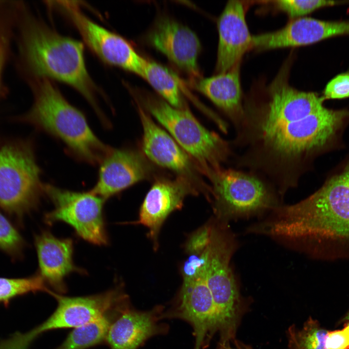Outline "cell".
<instances>
[{
    "instance_id": "obj_1",
    "label": "cell",
    "mask_w": 349,
    "mask_h": 349,
    "mask_svg": "<svg viewBox=\"0 0 349 349\" xmlns=\"http://www.w3.org/2000/svg\"><path fill=\"white\" fill-rule=\"evenodd\" d=\"M284 76L273 81L264 102L244 105L231 142L236 168L262 175L282 198L349 117L348 111L324 107L322 96L293 88Z\"/></svg>"
},
{
    "instance_id": "obj_2",
    "label": "cell",
    "mask_w": 349,
    "mask_h": 349,
    "mask_svg": "<svg viewBox=\"0 0 349 349\" xmlns=\"http://www.w3.org/2000/svg\"><path fill=\"white\" fill-rule=\"evenodd\" d=\"M265 230L313 254L349 256V159L313 193L273 209Z\"/></svg>"
},
{
    "instance_id": "obj_3",
    "label": "cell",
    "mask_w": 349,
    "mask_h": 349,
    "mask_svg": "<svg viewBox=\"0 0 349 349\" xmlns=\"http://www.w3.org/2000/svg\"><path fill=\"white\" fill-rule=\"evenodd\" d=\"M84 50L82 42L35 20L30 22L24 34V52L32 72L39 78L72 87L101 118L104 115L97 102L98 90L88 72Z\"/></svg>"
},
{
    "instance_id": "obj_4",
    "label": "cell",
    "mask_w": 349,
    "mask_h": 349,
    "mask_svg": "<svg viewBox=\"0 0 349 349\" xmlns=\"http://www.w3.org/2000/svg\"><path fill=\"white\" fill-rule=\"evenodd\" d=\"M26 120L63 142L75 157L100 164L111 148L93 131L84 114L71 104L52 80L39 78Z\"/></svg>"
},
{
    "instance_id": "obj_5",
    "label": "cell",
    "mask_w": 349,
    "mask_h": 349,
    "mask_svg": "<svg viewBox=\"0 0 349 349\" xmlns=\"http://www.w3.org/2000/svg\"><path fill=\"white\" fill-rule=\"evenodd\" d=\"M141 99L144 108L207 177L231 158V143L204 127L186 107H174L163 99L150 95Z\"/></svg>"
},
{
    "instance_id": "obj_6",
    "label": "cell",
    "mask_w": 349,
    "mask_h": 349,
    "mask_svg": "<svg viewBox=\"0 0 349 349\" xmlns=\"http://www.w3.org/2000/svg\"><path fill=\"white\" fill-rule=\"evenodd\" d=\"M208 178L215 210L224 222L272 211L281 205L275 187L256 173L222 167Z\"/></svg>"
},
{
    "instance_id": "obj_7",
    "label": "cell",
    "mask_w": 349,
    "mask_h": 349,
    "mask_svg": "<svg viewBox=\"0 0 349 349\" xmlns=\"http://www.w3.org/2000/svg\"><path fill=\"white\" fill-rule=\"evenodd\" d=\"M40 174L30 144H0V208L18 224L36 209L44 193Z\"/></svg>"
},
{
    "instance_id": "obj_8",
    "label": "cell",
    "mask_w": 349,
    "mask_h": 349,
    "mask_svg": "<svg viewBox=\"0 0 349 349\" xmlns=\"http://www.w3.org/2000/svg\"><path fill=\"white\" fill-rule=\"evenodd\" d=\"M44 193L54 206L44 216L47 224L63 222L89 243L99 246L108 244L103 214L105 199L91 191H74L51 184H44Z\"/></svg>"
},
{
    "instance_id": "obj_9",
    "label": "cell",
    "mask_w": 349,
    "mask_h": 349,
    "mask_svg": "<svg viewBox=\"0 0 349 349\" xmlns=\"http://www.w3.org/2000/svg\"><path fill=\"white\" fill-rule=\"evenodd\" d=\"M48 293L56 300L57 307L45 321L28 332L32 341L48 331L74 329L95 321L110 312L118 313L130 303L120 284L105 292L85 296H65L50 289Z\"/></svg>"
},
{
    "instance_id": "obj_10",
    "label": "cell",
    "mask_w": 349,
    "mask_h": 349,
    "mask_svg": "<svg viewBox=\"0 0 349 349\" xmlns=\"http://www.w3.org/2000/svg\"><path fill=\"white\" fill-rule=\"evenodd\" d=\"M235 250L226 242L213 244L206 273V283L217 314L222 344L235 338L238 312L239 293L230 265Z\"/></svg>"
},
{
    "instance_id": "obj_11",
    "label": "cell",
    "mask_w": 349,
    "mask_h": 349,
    "mask_svg": "<svg viewBox=\"0 0 349 349\" xmlns=\"http://www.w3.org/2000/svg\"><path fill=\"white\" fill-rule=\"evenodd\" d=\"M191 179L178 175L174 179L156 180L145 195L141 206L139 219L132 223L142 224L148 230V236L156 249L161 227L169 215L181 209L186 196L204 191Z\"/></svg>"
},
{
    "instance_id": "obj_12",
    "label": "cell",
    "mask_w": 349,
    "mask_h": 349,
    "mask_svg": "<svg viewBox=\"0 0 349 349\" xmlns=\"http://www.w3.org/2000/svg\"><path fill=\"white\" fill-rule=\"evenodd\" d=\"M205 277L206 274L183 280L177 305L169 314L191 326L195 338L194 349L205 348L218 331L217 314Z\"/></svg>"
},
{
    "instance_id": "obj_13",
    "label": "cell",
    "mask_w": 349,
    "mask_h": 349,
    "mask_svg": "<svg viewBox=\"0 0 349 349\" xmlns=\"http://www.w3.org/2000/svg\"><path fill=\"white\" fill-rule=\"evenodd\" d=\"M99 164L97 181L90 191L105 200L150 178L153 173L143 155L127 148H111Z\"/></svg>"
},
{
    "instance_id": "obj_14",
    "label": "cell",
    "mask_w": 349,
    "mask_h": 349,
    "mask_svg": "<svg viewBox=\"0 0 349 349\" xmlns=\"http://www.w3.org/2000/svg\"><path fill=\"white\" fill-rule=\"evenodd\" d=\"M138 112L143 130L142 148L147 158L207 189L208 187L200 181L197 174L200 171L188 154L139 105Z\"/></svg>"
},
{
    "instance_id": "obj_15",
    "label": "cell",
    "mask_w": 349,
    "mask_h": 349,
    "mask_svg": "<svg viewBox=\"0 0 349 349\" xmlns=\"http://www.w3.org/2000/svg\"><path fill=\"white\" fill-rule=\"evenodd\" d=\"M151 45L178 67L194 78H199L198 59L200 42L190 28L169 17L159 19L148 34Z\"/></svg>"
},
{
    "instance_id": "obj_16",
    "label": "cell",
    "mask_w": 349,
    "mask_h": 349,
    "mask_svg": "<svg viewBox=\"0 0 349 349\" xmlns=\"http://www.w3.org/2000/svg\"><path fill=\"white\" fill-rule=\"evenodd\" d=\"M349 34V21H327L308 17L293 19L275 31L253 35L252 48L268 50L311 45Z\"/></svg>"
},
{
    "instance_id": "obj_17",
    "label": "cell",
    "mask_w": 349,
    "mask_h": 349,
    "mask_svg": "<svg viewBox=\"0 0 349 349\" xmlns=\"http://www.w3.org/2000/svg\"><path fill=\"white\" fill-rule=\"evenodd\" d=\"M219 35L216 72L225 73L238 63L252 48V38L242 1L230 0L218 18Z\"/></svg>"
},
{
    "instance_id": "obj_18",
    "label": "cell",
    "mask_w": 349,
    "mask_h": 349,
    "mask_svg": "<svg viewBox=\"0 0 349 349\" xmlns=\"http://www.w3.org/2000/svg\"><path fill=\"white\" fill-rule=\"evenodd\" d=\"M38 263V273L46 284L58 293H65V280L73 272L85 273L73 260L74 243L70 238H59L50 232L43 230L34 239Z\"/></svg>"
},
{
    "instance_id": "obj_19",
    "label": "cell",
    "mask_w": 349,
    "mask_h": 349,
    "mask_svg": "<svg viewBox=\"0 0 349 349\" xmlns=\"http://www.w3.org/2000/svg\"><path fill=\"white\" fill-rule=\"evenodd\" d=\"M162 308L142 311L127 305L111 322L105 342L110 349H137L149 338L166 331V326L159 323Z\"/></svg>"
},
{
    "instance_id": "obj_20",
    "label": "cell",
    "mask_w": 349,
    "mask_h": 349,
    "mask_svg": "<svg viewBox=\"0 0 349 349\" xmlns=\"http://www.w3.org/2000/svg\"><path fill=\"white\" fill-rule=\"evenodd\" d=\"M240 63L225 73L201 79L196 84L197 89L225 114L235 131L239 127L244 113Z\"/></svg>"
},
{
    "instance_id": "obj_21",
    "label": "cell",
    "mask_w": 349,
    "mask_h": 349,
    "mask_svg": "<svg viewBox=\"0 0 349 349\" xmlns=\"http://www.w3.org/2000/svg\"><path fill=\"white\" fill-rule=\"evenodd\" d=\"M172 106L186 108L177 78L168 68L155 62L147 61L142 77Z\"/></svg>"
},
{
    "instance_id": "obj_22",
    "label": "cell",
    "mask_w": 349,
    "mask_h": 349,
    "mask_svg": "<svg viewBox=\"0 0 349 349\" xmlns=\"http://www.w3.org/2000/svg\"><path fill=\"white\" fill-rule=\"evenodd\" d=\"M107 315L98 319L74 328L56 349H87L105 342L111 324Z\"/></svg>"
},
{
    "instance_id": "obj_23",
    "label": "cell",
    "mask_w": 349,
    "mask_h": 349,
    "mask_svg": "<svg viewBox=\"0 0 349 349\" xmlns=\"http://www.w3.org/2000/svg\"><path fill=\"white\" fill-rule=\"evenodd\" d=\"M49 289L38 273L26 277H0V304L8 306L18 297L31 293H48Z\"/></svg>"
},
{
    "instance_id": "obj_24",
    "label": "cell",
    "mask_w": 349,
    "mask_h": 349,
    "mask_svg": "<svg viewBox=\"0 0 349 349\" xmlns=\"http://www.w3.org/2000/svg\"><path fill=\"white\" fill-rule=\"evenodd\" d=\"M26 243L9 219L0 210V251L16 260L23 256Z\"/></svg>"
},
{
    "instance_id": "obj_25",
    "label": "cell",
    "mask_w": 349,
    "mask_h": 349,
    "mask_svg": "<svg viewBox=\"0 0 349 349\" xmlns=\"http://www.w3.org/2000/svg\"><path fill=\"white\" fill-rule=\"evenodd\" d=\"M328 333L317 321L310 318L302 329L290 333L291 339L296 349H326Z\"/></svg>"
},
{
    "instance_id": "obj_26",
    "label": "cell",
    "mask_w": 349,
    "mask_h": 349,
    "mask_svg": "<svg viewBox=\"0 0 349 349\" xmlns=\"http://www.w3.org/2000/svg\"><path fill=\"white\" fill-rule=\"evenodd\" d=\"M336 3L335 1L324 0H278L274 1L277 9L286 13L292 19L302 17L319 8L333 6Z\"/></svg>"
},
{
    "instance_id": "obj_27",
    "label": "cell",
    "mask_w": 349,
    "mask_h": 349,
    "mask_svg": "<svg viewBox=\"0 0 349 349\" xmlns=\"http://www.w3.org/2000/svg\"><path fill=\"white\" fill-rule=\"evenodd\" d=\"M349 97V72L339 74L327 84L322 97L325 100Z\"/></svg>"
},
{
    "instance_id": "obj_28",
    "label": "cell",
    "mask_w": 349,
    "mask_h": 349,
    "mask_svg": "<svg viewBox=\"0 0 349 349\" xmlns=\"http://www.w3.org/2000/svg\"><path fill=\"white\" fill-rule=\"evenodd\" d=\"M211 226H205L194 233L186 244L187 252L194 254L204 251L208 247L211 237Z\"/></svg>"
},
{
    "instance_id": "obj_29",
    "label": "cell",
    "mask_w": 349,
    "mask_h": 349,
    "mask_svg": "<svg viewBox=\"0 0 349 349\" xmlns=\"http://www.w3.org/2000/svg\"><path fill=\"white\" fill-rule=\"evenodd\" d=\"M32 342L27 333H16L0 340V349H28Z\"/></svg>"
},
{
    "instance_id": "obj_30",
    "label": "cell",
    "mask_w": 349,
    "mask_h": 349,
    "mask_svg": "<svg viewBox=\"0 0 349 349\" xmlns=\"http://www.w3.org/2000/svg\"><path fill=\"white\" fill-rule=\"evenodd\" d=\"M325 345L326 349H349V338L344 329L328 332Z\"/></svg>"
},
{
    "instance_id": "obj_31",
    "label": "cell",
    "mask_w": 349,
    "mask_h": 349,
    "mask_svg": "<svg viewBox=\"0 0 349 349\" xmlns=\"http://www.w3.org/2000/svg\"><path fill=\"white\" fill-rule=\"evenodd\" d=\"M6 50V40L5 36L0 32V78L3 65Z\"/></svg>"
},
{
    "instance_id": "obj_32",
    "label": "cell",
    "mask_w": 349,
    "mask_h": 349,
    "mask_svg": "<svg viewBox=\"0 0 349 349\" xmlns=\"http://www.w3.org/2000/svg\"><path fill=\"white\" fill-rule=\"evenodd\" d=\"M344 330L349 338V323L344 327Z\"/></svg>"
},
{
    "instance_id": "obj_33",
    "label": "cell",
    "mask_w": 349,
    "mask_h": 349,
    "mask_svg": "<svg viewBox=\"0 0 349 349\" xmlns=\"http://www.w3.org/2000/svg\"><path fill=\"white\" fill-rule=\"evenodd\" d=\"M237 349H251L250 348H249L248 346L245 345L244 344H241L240 345Z\"/></svg>"
},
{
    "instance_id": "obj_34",
    "label": "cell",
    "mask_w": 349,
    "mask_h": 349,
    "mask_svg": "<svg viewBox=\"0 0 349 349\" xmlns=\"http://www.w3.org/2000/svg\"><path fill=\"white\" fill-rule=\"evenodd\" d=\"M345 319L346 320L349 321V312L347 313L346 316L345 317Z\"/></svg>"
}]
</instances>
